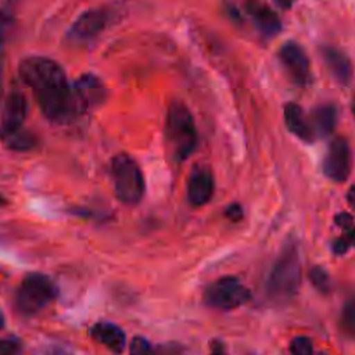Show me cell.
I'll list each match as a JSON object with an SVG mask.
<instances>
[{
    "instance_id": "6da1fadb",
    "label": "cell",
    "mask_w": 355,
    "mask_h": 355,
    "mask_svg": "<svg viewBox=\"0 0 355 355\" xmlns=\"http://www.w3.org/2000/svg\"><path fill=\"white\" fill-rule=\"evenodd\" d=\"M302 262L297 245L290 243L277 257L267 281V293L274 304H286L300 290Z\"/></svg>"
},
{
    "instance_id": "7a4b0ae2",
    "label": "cell",
    "mask_w": 355,
    "mask_h": 355,
    "mask_svg": "<svg viewBox=\"0 0 355 355\" xmlns=\"http://www.w3.org/2000/svg\"><path fill=\"white\" fill-rule=\"evenodd\" d=\"M165 134L166 141H168L170 148H172L173 156L179 162L193 155L198 144V130L196 125H194L193 114L187 110L186 104L175 101L168 107Z\"/></svg>"
},
{
    "instance_id": "3957f363",
    "label": "cell",
    "mask_w": 355,
    "mask_h": 355,
    "mask_svg": "<svg viewBox=\"0 0 355 355\" xmlns=\"http://www.w3.org/2000/svg\"><path fill=\"white\" fill-rule=\"evenodd\" d=\"M19 76L33 90L35 96L69 83L64 75V69L55 61L42 58V55H31V58L23 59L19 62Z\"/></svg>"
},
{
    "instance_id": "277c9868",
    "label": "cell",
    "mask_w": 355,
    "mask_h": 355,
    "mask_svg": "<svg viewBox=\"0 0 355 355\" xmlns=\"http://www.w3.org/2000/svg\"><path fill=\"white\" fill-rule=\"evenodd\" d=\"M111 173H113L114 193L116 198L125 205H135L142 200L146 191L144 175L132 156L118 155L111 162Z\"/></svg>"
},
{
    "instance_id": "5b68a950",
    "label": "cell",
    "mask_w": 355,
    "mask_h": 355,
    "mask_svg": "<svg viewBox=\"0 0 355 355\" xmlns=\"http://www.w3.org/2000/svg\"><path fill=\"white\" fill-rule=\"evenodd\" d=\"M58 297V288L44 274H28L16 293V307L23 315H33Z\"/></svg>"
},
{
    "instance_id": "8992f818",
    "label": "cell",
    "mask_w": 355,
    "mask_h": 355,
    "mask_svg": "<svg viewBox=\"0 0 355 355\" xmlns=\"http://www.w3.org/2000/svg\"><path fill=\"white\" fill-rule=\"evenodd\" d=\"M252 293L236 277L227 276L217 279L205 290V304L218 311H232L243 307L250 300Z\"/></svg>"
},
{
    "instance_id": "52a82bcc",
    "label": "cell",
    "mask_w": 355,
    "mask_h": 355,
    "mask_svg": "<svg viewBox=\"0 0 355 355\" xmlns=\"http://www.w3.org/2000/svg\"><path fill=\"white\" fill-rule=\"evenodd\" d=\"M322 170H324L326 177L335 182H343L349 179L350 170H352V153H350V146L345 139L336 137L329 144L324 162H322Z\"/></svg>"
},
{
    "instance_id": "ba28073f",
    "label": "cell",
    "mask_w": 355,
    "mask_h": 355,
    "mask_svg": "<svg viewBox=\"0 0 355 355\" xmlns=\"http://www.w3.org/2000/svg\"><path fill=\"white\" fill-rule=\"evenodd\" d=\"M279 59L295 83L305 85L311 80V62H309L305 51L297 42L284 44L279 49Z\"/></svg>"
},
{
    "instance_id": "9c48e42d",
    "label": "cell",
    "mask_w": 355,
    "mask_h": 355,
    "mask_svg": "<svg viewBox=\"0 0 355 355\" xmlns=\"http://www.w3.org/2000/svg\"><path fill=\"white\" fill-rule=\"evenodd\" d=\"M110 23V12L104 9H90L73 23L68 38L75 42H87L97 37Z\"/></svg>"
},
{
    "instance_id": "30bf717a",
    "label": "cell",
    "mask_w": 355,
    "mask_h": 355,
    "mask_svg": "<svg viewBox=\"0 0 355 355\" xmlns=\"http://www.w3.org/2000/svg\"><path fill=\"white\" fill-rule=\"evenodd\" d=\"M73 90H75L76 101H78L82 113L87 110H94V107L101 106L107 97L103 82L94 75H83L78 80H75L73 82Z\"/></svg>"
},
{
    "instance_id": "8fae6325",
    "label": "cell",
    "mask_w": 355,
    "mask_h": 355,
    "mask_svg": "<svg viewBox=\"0 0 355 355\" xmlns=\"http://www.w3.org/2000/svg\"><path fill=\"white\" fill-rule=\"evenodd\" d=\"M28 114L26 97L19 90H12L7 96L6 106L2 111V120H0V134H9L23 128L24 118Z\"/></svg>"
},
{
    "instance_id": "7c38bea8",
    "label": "cell",
    "mask_w": 355,
    "mask_h": 355,
    "mask_svg": "<svg viewBox=\"0 0 355 355\" xmlns=\"http://www.w3.org/2000/svg\"><path fill=\"white\" fill-rule=\"evenodd\" d=\"M215 182L214 175L205 166H198L189 177L187 182V200L193 207H203L214 196Z\"/></svg>"
},
{
    "instance_id": "4fadbf2b",
    "label": "cell",
    "mask_w": 355,
    "mask_h": 355,
    "mask_svg": "<svg viewBox=\"0 0 355 355\" xmlns=\"http://www.w3.org/2000/svg\"><path fill=\"white\" fill-rule=\"evenodd\" d=\"M321 54L326 66H328V69L331 71V75L335 76L342 85H349L354 75L352 62H350L349 55L343 54V52L338 51L336 47H329V45L321 49Z\"/></svg>"
},
{
    "instance_id": "5bb4252c",
    "label": "cell",
    "mask_w": 355,
    "mask_h": 355,
    "mask_svg": "<svg viewBox=\"0 0 355 355\" xmlns=\"http://www.w3.org/2000/svg\"><path fill=\"white\" fill-rule=\"evenodd\" d=\"M284 121H286L288 130L297 135L298 139H302L305 142L314 141L315 134L314 128H312V123L305 118L304 110L298 104H286V107H284Z\"/></svg>"
},
{
    "instance_id": "9a60e30c",
    "label": "cell",
    "mask_w": 355,
    "mask_h": 355,
    "mask_svg": "<svg viewBox=\"0 0 355 355\" xmlns=\"http://www.w3.org/2000/svg\"><path fill=\"white\" fill-rule=\"evenodd\" d=\"M246 9H248L250 16L253 17V21H255L257 28H259V30L262 31L266 37H274V35L279 33L281 19H279V16H277V14L270 9V7L250 0Z\"/></svg>"
},
{
    "instance_id": "2e32d148",
    "label": "cell",
    "mask_w": 355,
    "mask_h": 355,
    "mask_svg": "<svg viewBox=\"0 0 355 355\" xmlns=\"http://www.w3.org/2000/svg\"><path fill=\"white\" fill-rule=\"evenodd\" d=\"M90 335L94 340H97L99 343H103L106 349H110L113 354H121L125 349V333L123 329L118 328L116 324H111V322H97L96 326H92L90 329Z\"/></svg>"
},
{
    "instance_id": "e0dca14e",
    "label": "cell",
    "mask_w": 355,
    "mask_h": 355,
    "mask_svg": "<svg viewBox=\"0 0 355 355\" xmlns=\"http://www.w3.org/2000/svg\"><path fill=\"white\" fill-rule=\"evenodd\" d=\"M336 121H338V110H336L335 104H322L312 111L311 123L318 137L331 135L335 132Z\"/></svg>"
},
{
    "instance_id": "ac0fdd59",
    "label": "cell",
    "mask_w": 355,
    "mask_h": 355,
    "mask_svg": "<svg viewBox=\"0 0 355 355\" xmlns=\"http://www.w3.org/2000/svg\"><path fill=\"white\" fill-rule=\"evenodd\" d=\"M130 355H186V349L179 343L155 345L142 336H135L130 343Z\"/></svg>"
},
{
    "instance_id": "d6986e66",
    "label": "cell",
    "mask_w": 355,
    "mask_h": 355,
    "mask_svg": "<svg viewBox=\"0 0 355 355\" xmlns=\"http://www.w3.org/2000/svg\"><path fill=\"white\" fill-rule=\"evenodd\" d=\"M335 222L343 231V236L333 241V252L336 255H343L350 248H355V224L354 218L349 214H338L335 217Z\"/></svg>"
},
{
    "instance_id": "ffe728a7",
    "label": "cell",
    "mask_w": 355,
    "mask_h": 355,
    "mask_svg": "<svg viewBox=\"0 0 355 355\" xmlns=\"http://www.w3.org/2000/svg\"><path fill=\"white\" fill-rule=\"evenodd\" d=\"M0 142L12 151H30L37 146V137L31 132L21 128V130L9 132V134H0Z\"/></svg>"
},
{
    "instance_id": "44dd1931",
    "label": "cell",
    "mask_w": 355,
    "mask_h": 355,
    "mask_svg": "<svg viewBox=\"0 0 355 355\" xmlns=\"http://www.w3.org/2000/svg\"><path fill=\"white\" fill-rule=\"evenodd\" d=\"M340 326H342L343 333L349 338L355 340V297L349 298L343 305L342 319H340Z\"/></svg>"
},
{
    "instance_id": "7402d4cb",
    "label": "cell",
    "mask_w": 355,
    "mask_h": 355,
    "mask_svg": "<svg viewBox=\"0 0 355 355\" xmlns=\"http://www.w3.org/2000/svg\"><path fill=\"white\" fill-rule=\"evenodd\" d=\"M309 279L314 284V288H318L322 293L329 290V274L322 267H312L311 272H309Z\"/></svg>"
},
{
    "instance_id": "603a6c76",
    "label": "cell",
    "mask_w": 355,
    "mask_h": 355,
    "mask_svg": "<svg viewBox=\"0 0 355 355\" xmlns=\"http://www.w3.org/2000/svg\"><path fill=\"white\" fill-rule=\"evenodd\" d=\"M291 355H314V345L307 336H297L290 345Z\"/></svg>"
},
{
    "instance_id": "cb8c5ba5",
    "label": "cell",
    "mask_w": 355,
    "mask_h": 355,
    "mask_svg": "<svg viewBox=\"0 0 355 355\" xmlns=\"http://www.w3.org/2000/svg\"><path fill=\"white\" fill-rule=\"evenodd\" d=\"M23 345L17 338L0 340V355H21Z\"/></svg>"
},
{
    "instance_id": "d4e9b609",
    "label": "cell",
    "mask_w": 355,
    "mask_h": 355,
    "mask_svg": "<svg viewBox=\"0 0 355 355\" xmlns=\"http://www.w3.org/2000/svg\"><path fill=\"white\" fill-rule=\"evenodd\" d=\"M225 215H227L231 220L238 222V220H241V218H243V208L239 207V205H231V207L225 210Z\"/></svg>"
},
{
    "instance_id": "484cf974",
    "label": "cell",
    "mask_w": 355,
    "mask_h": 355,
    "mask_svg": "<svg viewBox=\"0 0 355 355\" xmlns=\"http://www.w3.org/2000/svg\"><path fill=\"white\" fill-rule=\"evenodd\" d=\"M274 2H276L281 9H290V7H293V3L297 2V0H274Z\"/></svg>"
},
{
    "instance_id": "4316f807",
    "label": "cell",
    "mask_w": 355,
    "mask_h": 355,
    "mask_svg": "<svg viewBox=\"0 0 355 355\" xmlns=\"http://www.w3.org/2000/svg\"><path fill=\"white\" fill-rule=\"evenodd\" d=\"M347 200H349L350 207H352L354 210H355V184L349 189V194H347Z\"/></svg>"
},
{
    "instance_id": "83f0119b",
    "label": "cell",
    "mask_w": 355,
    "mask_h": 355,
    "mask_svg": "<svg viewBox=\"0 0 355 355\" xmlns=\"http://www.w3.org/2000/svg\"><path fill=\"white\" fill-rule=\"evenodd\" d=\"M211 355H225V354H224V350H222V349H217Z\"/></svg>"
},
{
    "instance_id": "f1b7e54d",
    "label": "cell",
    "mask_w": 355,
    "mask_h": 355,
    "mask_svg": "<svg viewBox=\"0 0 355 355\" xmlns=\"http://www.w3.org/2000/svg\"><path fill=\"white\" fill-rule=\"evenodd\" d=\"M0 328H3V315H2V312H0Z\"/></svg>"
},
{
    "instance_id": "f546056e",
    "label": "cell",
    "mask_w": 355,
    "mask_h": 355,
    "mask_svg": "<svg viewBox=\"0 0 355 355\" xmlns=\"http://www.w3.org/2000/svg\"><path fill=\"white\" fill-rule=\"evenodd\" d=\"M3 205H6V198L0 196V207H3Z\"/></svg>"
},
{
    "instance_id": "4dcf8cb0",
    "label": "cell",
    "mask_w": 355,
    "mask_h": 355,
    "mask_svg": "<svg viewBox=\"0 0 355 355\" xmlns=\"http://www.w3.org/2000/svg\"><path fill=\"white\" fill-rule=\"evenodd\" d=\"M352 113H354V116H355V99L352 101Z\"/></svg>"
},
{
    "instance_id": "1f68e13d",
    "label": "cell",
    "mask_w": 355,
    "mask_h": 355,
    "mask_svg": "<svg viewBox=\"0 0 355 355\" xmlns=\"http://www.w3.org/2000/svg\"><path fill=\"white\" fill-rule=\"evenodd\" d=\"M319 355H328V354H324V352H321V354H319Z\"/></svg>"
}]
</instances>
